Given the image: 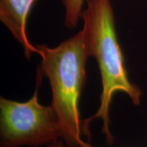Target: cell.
<instances>
[{
    "mask_svg": "<svg viewBox=\"0 0 147 147\" xmlns=\"http://www.w3.org/2000/svg\"><path fill=\"white\" fill-rule=\"evenodd\" d=\"M87 8L82 11V29L90 57L96 59L102 80L100 105L93 117L84 121L89 131L90 122L95 119L103 121L102 131L108 144L114 138L110 130V106L117 92H123L134 105L140 104L142 91L130 81L125 63L124 55L119 45L115 27V14L110 0H85Z\"/></svg>",
    "mask_w": 147,
    "mask_h": 147,
    "instance_id": "cell-1",
    "label": "cell"
},
{
    "mask_svg": "<svg viewBox=\"0 0 147 147\" xmlns=\"http://www.w3.org/2000/svg\"><path fill=\"white\" fill-rule=\"evenodd\" d=\"M41 63L38 69L49 80L52 104L60 121L63 140L70 147H78L87 136L80 119L79 102L86 79V63L90 57L83 29L50 48L37 45Z\"/></svg>",
    "mask_w": 147,
    "mask_h": 147,
    "instance_id": "cell-2",
    "label": "cell"
},
{
    "mask_svg": "<svg viewBox=\"0 0 147 147\" xmlns=\"http://www.w3.org/2000/svg\"><path fill=\"white\" fill-rule=\"evenodd\" d=\"M42 76L38 69L36 90L27 102L0 97V147H39L63 139L54 108L42 105L38 100Z\"/></svg>",
    "mask_w": 147,
    "mask_h": 147,
    "instance_id": "cell-3",
    "label": "cell"
},
{
    "mask_svg": "<svg viewBox=\"0 0 147 147\" xmlns=\"http://www.w3.org/2000/svg\"><path fill=\"white\" fill-rule=\"evenodd\" d=\"M36 0H0V20L9 29L14 38L23 48L29 59L38 49L29 42L27 35V21L29 11Z\"/></svg>",
    "mask_w": 147,
    "mask_h": 147,
    "instance_id": "cell-4",
    "label": "cell"
},
{
    "mask_svg": "<svg viewBox=\"0 0 147 147\" xmlns=\"http://www.w3.org/2000/svg\"><path fill=\"white\" fill-rule=\"evenodd\" d=\"M85 0H61L65 10L64 25L68 29L75 28L81 18L82 5Z\"/></svg>",
    "mask_w": 147,
    "mask_h": 147,
    "instance_id": "cell-5",
    "label": "cell"
},
{
    "mask_svg": "<svg viewBox=\"0 0 147 147\" xmlns=\"http://www.w3.org/2000/svg\"><path fill=\"white\" fill-rule=\"evenodd\" d=\"M44 147H70L68 145L65 144L63 142V141L61 140H57L55 141L51 144H49L46 146H44Z\"/></svg>",
    "mask_w": 147,
    "mask_h": 147,
    "instance_id": "cell-6",
    "label": "cell"
},
{
    "mask_svg": "<svg viewBox=\"0 0 147 147\" xmlns=\"http://www.w3.org/2000/svg\"><path fill=\"white\" fill-rule=\"evenodd\" d=\"M78 147H93V146H92L89 143L85 142H84L83 140H82L81 142H80V144H79Z\"/></svg>",
    "mask_w": 147,
    "mask_h": 147,
    "instance_id": "cell-7",
    "label": "cell"
}]
</instances>
